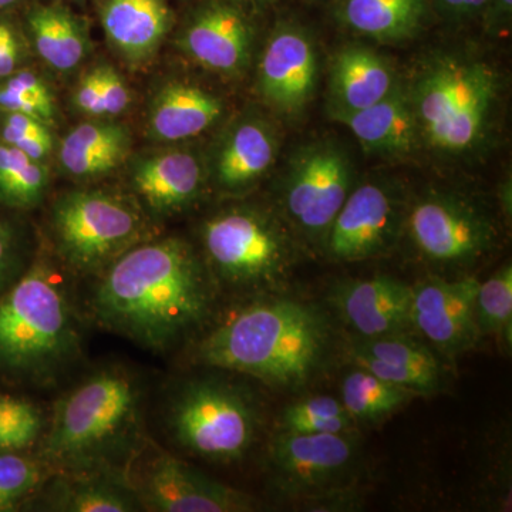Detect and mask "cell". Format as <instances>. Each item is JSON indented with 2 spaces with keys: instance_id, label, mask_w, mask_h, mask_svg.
Masks as SVG:
<instances>
[{
  "instance_id": "cell-40",
  "label": "cell",
  "mask_w": 512,
  "mask_h": 512,
  "mask_svg": "<svg viewBox=\"0 0 512 512\" xmlns=\"http://www.w3.org/2000/svg\"><path fill=\"white\" fill-rule=\"evenodd\" d=\"M511 12L512 0H490L483 15L488 28L498 30L510 23Z\"/></svg>"
},
{
  "instance_id": "cell-42",
  "label": "cell",
  "mask_w": 512,
  "mask_h": 512,
  "mask_svg": "<svg viewBox=\"0 0 512 512\" xmlns=\"http://www.w3.org/2000/svg\"><path fill=\"white\" fill-rule=\"evenodd\" d=\"M18 36H20L19 30L9 16H0V49Z\"/></svg>"
},
{
  "instance_id": "cell-35",
  "label": "cell",
  "mask_w": 512,
  "mask_h": 512,
  "mask_svg": "<svg viewBox=\"0 0 512 512\" xmlns=\"http://www.w3.org/2000/svg\"><path fill=\"white\" fill-rule=\"evenodd\" d=\"M43 430V416L26 400L0 397V450L32 446Z\"/></svg>"
},
{
  "instance_id": "cell-2",
  "label": "cell",
  "mask_w": 512,
  "mask_h": 512,
  "mask_svg": "<svg viewBox=\"0 0 512 512\" xmlns=\"http://www.w3.org/2000/svg\"><path fill=\"white\" fill-rule=\"evenodd\" d=\"M332 326L318 306L289 298L258 301L198 343L202 365L295 389L318 375L332 346Z\"/></svg>"
},
{
  "instance_id": "cell-8",
  "label": "cell",
  "mask_w": 512,
  "mask_h": 512,
  "mask_svg": "<svg viewBox=\"0 0 512 512\" xmlns=\"http://www.w3.org/2000/svg\"><path fill=\"white\" fill-rule=\"evenodd\" d=\"M52 229L64 261L80 274H94L138 245L146 220L137 205L120 195L77 190L57 198Z\"/></svg>"
},
{
  "instance_id": "cell-45",
  "label": "cell",
  "mask_w": 512,
  "mask_h": 512,
  "mask_svg": "<svg viewBox=\"0 0 512 512\" xmlns=\"http://www.w3.org/2000/svg\"><path fill=\"white\" fill-rule=\"evenodd\" d=\"M26 2L28 0H0V16H9L10 13L25 6Z\"/></svg>"
},
{
  "instance_id": "cell-28",
  "label": "cell",
  "mask_w": 512,
  "mask_h": 512,
  "mask_svg": "<svg viewBox=\"0 0 512 512\" xmlns=\"http://www.w3.org/2000/svg\"><path fill=\"white\" fill-rule=\"evenodd\" d=\"M340 18L356 30L379 42H403L423 28L427 18L426 0H342Z\"/></svg>"
},
{
  "instance_id": "cell-34",
  "label": "cell",
  "mask_w": 512,
  "mask_h": 512,
  "mask_svg": "<svg viewBox=\"0 0 512 512\" xmlns=\"http://www.w3.org/2000/svg\"><path fill=\"white\" fill-rule=\"evenodd\" d=\"M46 470L40 461L18 451L0 450V512L18 507L45 484Z\"/></svg>"
},
{
  "instance_id": "cell-25",
  "label": "cell",
  "mask_w": 512,
  "mask_h": 512,
  "mask_svg": "<svg viewBox=\"0 0 512 512\" xmlns=\"http://www.w3.org/2000/svg\"><path fill=\"white\" fill-rule=\"evenodd\" d=\"M333 116L346 124L360 144L373 153L406 156L420 143L412 104L399 87L373 106L357 111H335Z\"/></svg>"
},
{
  "instance_id": "cell-1",
  "label": "cell",
  "mask_w": 512,
  "mask_h": 512,
  "mask_svg": "<svg viewBox=\"0 0 512 512\" xmlns=\"http://www.w3.org/2000/svg\"><path fill=\"white\" fill-rule=\"evenodd\" d=\"M214 291L191 245L170 237L138 244L107 266L92 305L113 332L164 352L207 322Z\"/></svg>"
},
{
  "instance_id": "cell-16",
  "label": "cell",
  "mask_w": 512,
  "mask_h": 512,
  "mask_svg": "<svg viewBox=\"0 0 512 512\" xmlns=\"http://www.w3.org/2000/svg\"><path fill=\"white\" fill-rule=\"evenodd\" d=\"M316 79L318 57L311 37L293 26L276 29L259 63L261 96L282 113H299L312 99Z\"/></svg>"
},
{
  "instance_id": "cell-46",
  "label": "cell",
  "mask_w": 512,
  "mask_h": 512,
  "mask_svg": "<svg viewBox=\"0 0 512 512\" xmlns=\"http://www.w3.org/2000/svg\"><path fill=\"white\" fill-rule=\"evenodd\" d=\"M255 2L268 3V2H272V0H255Z\"/></svg>"
},
{
  "instance_id": "cell-38",
  "label": "cell",
  "mask_w": 512,
  "mask_h": 512,
  "mask_svg": "<svg viewBox=\"0 0 512 512\" xmlns=\"http://www.w3.org/2000/svg\"><path fill=\"white\" fill-rule=\"evenodd\" d=\"M74 110L92 119H101L100 64L82 74L72 94Z\"/></svg>"
},
{
  "instance_id": "cell-21",
  "label": "cell",
  "mask_w": 512,
  "mask_h": 512,
  "mask_svg": "<svg viewBox=\"0 0 512 512\" xmlns=\"http://www.w3.org/2000/svg\"><path fill=\"white\" fill-rule=\"evenodd\" d=\"M224 101L197 84L171 80L158 87L148 106L146 131L158 144H177L207 133L221 120Z\"/></svg>"
},
{
  "instance_id": "cell-11",
  "label": "cell",
  "mask_w": 512,
  "mask_h": 512,
  "mask_svg": "<svg viewBox=\"0 0 512 512\" xmlns=\"http://www.w3.org/2000/svg\"><path fill=\"white\" fill-rule=\"evenodd\" d=\"M352 190V164L343 150L335 144H313L295 158L289 170L284 190L286 214L306 237L325 241Z\"/></svg>"
},
{
  "instance_id": "cell-44",
  "label": "cell",
  "mask_w": 512,
  "mask_h": 512,
  "mask_svg": "<svg viewBox=\"0 0 512 512\" xmlns=\"http://www.w3.org/2000/svg\"><path fill=\"white\" fill-rule=\"evenodd\" d=\"M490 0H466V10H464V18H471V16L483 15L484 10L487 9Z\"/></svg>"
},
{
  "instance_id": "cell-26",
  "label": "cell",
  "mask_w": 512,
  "mask_h": 512,
  "mask_svg": "<svg viewBox=\"0 0 512 512\" xmlns=\"http://www.w3.org/2000/svg\"><path fill=\"white\" fill-rule=\"evenodd\" d=\"M47 507L64 512L143 510L128 474L121 468L63 473L47 491Z\"/></svg>"
},
{
  "instance_id": "cell-14",
  "label": "cell",
  "mask_w": 512,
  "mask_h": 512,
  "mask_svg": "<svg viewBox=\"0 0 512 512\" xmlns=\"http://www.w3.org/2000/svg\"><path fill=\"white\" fill-rule=\"evenodd\" d=\"M480 282L434 278L413 286L412 325L441 355H463L481 339L476 316Z\"/></svg>"
},
{
  "instance_id": "cell-37",
  "label": "cell",
  "mask_w": 512,
  "mask_h": 512,
  "mask_svg": "<svg viewBox=\"0 0 512 512\" xmlns=\"http://www.w3.org/2000/svg\"><path fill=\"white\" fill-rule=\"evenodd\" d=\"M101 119H114L126 113L133 103L130 87L110 64H100Z\"/></svg>"
},
{
  "instance_id": "cell-18",
  "label": "cell",
  "mask_w": 512,
  "mask_h": 512,
  "mask_svg": "<svg viewBox=\"0 0 512 512\" xmlns=\"http://www.w3.org/2000/svg\"><path fill=\"white\" fill-rule=\"evenodd\" d=\"M97 13L111 50L133 70L153 63L173 28L167 0H97Z\"/></svg>"
},
{
  "instance_id": "cell-29",
  "label": "cell",
  "mask_w": 512,
  "mask_h": 512,
  "mask_svg": "<svg viewBox=\"0 0 512 512\" xmlns=\"http://www.w3.org/2000/svg\"><path fill=\"white\" fill-rule=\"evenodd\" d=\"M417 396L419 394L406 387L386 382L362 367H355L343 379L340 402L356 423H379Z\"/></svg>"
},
{
  "instance_id": "cell-4",
  "label": "cell",
  "mask_w": 512,
  "mask_h": 512,
  "mask_svg": "<svg viewBox=\"0 0 512 512\" xmlns=\"http://www.w3.org/2000/svg\"><path fill=\"white\" fill-rule=\"evenodd\" d=\"M409 96L420 141L437 154L466 157L490 137L500 79L490 64L470 57L433 60L419 74Z\"/></svg>"
},
{
  "instance_id": "cell-43",
  "label": "cell",
  "mask_w": 512,
  "mask_h": 512,
  "mask_svg": "<svg viewBox=\"0 0 512 512\" xmlns=\"http://www.w3.org/2000/svg\"><path fill=\"white\" fill-rule=\"evenodd\" d=\"M440 8L454 18H464L466 0H439Z\"/></svg>"
},
{
  "instance_id": "cell-17",
  "label": "cell",
  "mask_w": 512,
  "mask_h": 512,
  "mask_svg": "<svg viewBox=\"0 0 512 512\" xmlns=\"http://www.w3.org/2000/svg\"><path fill=\"white\" fill-rule=\"evenodd\" d=\"M205 170L188 148L168 147L137 157L130 167V185L148 210L174 215L200 198Z\"/></svg>"
},
{
  "instance_id": "cell-7",
  "label": "cell",
  "mask_w": 512,
  "mask_h": 512,
  "mask_svg": "<svg viewBox=\"0 0 512 512\" xmlns=\"http://www.w3.org/2000/svg\"><path fill=\"white\" fill-rule=\"evenodd\" d=\"M168 429L194 456L231 463L247 454L259 426L258 407L242 387L217 377L185 383L171 400Z\"/></svg>"
},
{
  "instance_id": "cell-32",
  "label": "cell",
  "mask_w": 512,
  "mask_h": 512,
  "mask_svg": "<svg viewBox=\"0 0 512 512\" xmlns=\"http://www.w3.org/2000/svg\"><path fill=\"white\" fill-rule=\"evenodd\" d=\"M478 330L490 335L510 352L512 346V266H501L484 284L480 282L476 302Z\"/></svg>"
},
{
  "instance_id": "cell-27",
  "label": "cell",
  "mask_w": 512,
  "mask_h": 512,
  "mask_svg": "<svg viewBox=\"0 0 512 512\" xmlns=\"http://www.w3.org/2000/svg\"><path fill=\"white\" fill-rule=\"evenodd\" d=\"M390 64L363 46L340 50L330 69V89L335 111H357L373 106L396 89Z\"/></svg>"
},
{
  "instance_id": "cell-13",
  "label": "cell",
  "mask_w": 512,
  "mask_h": 512,
  "mask_svg": "<svg viewBox=\"0 0 512 512\" xmlns=\"http://www.w3.org/2000/svg\"><path fill=\"white\" fill-rule=\"evenodd\" d=\"M403 224L399 197L389 187L367 183L350 192L326 234V251L340 262L375 258L387 251Z\"/></svg>"
},
{
  "instance_id": "cell-15",
  "label": "cell",
  "mask_w": 512,
  "mask_h": 512,
  "mask_svg": "<svg viewBox=\"0 0 512 512\" xmlns=\"http://www.w3.org/2000/svg\"><path fill=\"white\" fill-rule=\"evenodd\" d=\"M254 28L231 0H210L191 13L177 46L192 62L221 76H238L251 60Z\"/></svg>"
},
{
  "instance_id": "cell-6",
  "label": "cell",
  "mask_w": 512,
  "mask_h": 512,
  "mask_svg": "<svg viewBox=\"0 0 512 512\" xmlns=\"http://www.w3.org/2000/svg\"><path fill=\"white\" fill-rule=\"evenodd\" d=\"M212 276L237 291H265L282 284L293 262L291 241L279 222L256 207H231L201 229Z\"/></svg>"
},
{
  "instance_id": "cell-39",
  "label": "cell",
  "mask_w": 512,
  "mask_h": 512,
  "mask_svg": "<svg viewBox=\"0 0 512 512\" xmlns=\"http://www.w3.org/2000/svg\"><path fill=\"white\" fill-rule=\"evenodd\" d=\"M25 46V40L20 35L0 49V79H5L10 74L22 69L26 59Z\"/></svg>"
},
{
  "instance_id": "cell-22",
  "label": "cell",
  "mask_w": 512,
  "mask_h": 512,
  "mask_svg": "<svg viewBox=\"0 0 512 512\" xmlns=\"http://www.w3.org/2000/svg\"><path fill=\"white\" fill-rule=\"evenodd\" d=\"M133 136L126 124L113 119H93L74 126L60 141L57 163L67 177L97 181L126 163Z\"/></svg>"
},
{
  "instance_id": "cell-24",
  "label": "cell",
  "mask_w": 512,
  "mask_h": 512,
  "mask_svg": "<svg viewBox=\"0 0 512 512\" xmlns=\"http://www.w3.org/2000/svg\"><path fill=\"white\" fill-rule=\"evenodd\" d=\"M25 26L37 57L57 74L73 73L92 52L84 20L59 3L29 6Z\"/></svg>"
},
{
  "instance_id": "cell-41",
  "label": "cell",
  "mask_w": 512,
  "mask_h": 512,
  "mask_svg": "<svg viewBox=\"0 0 512 512\" xmlns=\"http://www.w3.org/2000/svg\"><path fill=\"white\" fill-rule=\"evenodd\" d=\"M13 256V232L6 222L0 221V281L9 269Z\"/></svg>"
},
{
  "instance_id": "cell-36",
  "label": "cell",
  "mask_w": 512,
  "mask_h": 512,
  "mask_svg": "<svg viewBox=\"0 0 512 512\" xmlns=\"http://www.w3.org/2000/svg\"><path fill=\"white\" fill-rule=\"evenodd\" d=\"M0 140L42 163L55 151L52 127L26 114L0 113Z\"/></svg>"
},
{
  "instance_id": "cell-20",
  "label": "cell",
  "mask_w": 512,
  "mask_h": 512,
  "mask_svg": "<svg viewBox=\"0 0 512 512\" xmlns=\"http://www.w3.org/2000/svg\"><path fill=\"white\" fill-rule=\"evenodd\" d=\"M343 322L359 338L409 333L412 325L413 286L392 276L345 284L336 292Z\"/></svg>"
},
{
  "instance_id": "cell-3",
  "label": "cell",
  "mask_w": 512,
  "mask_h": 512,
  "mask_svg": "<svg viewBox=\"0 0 512 512\" xmlns=\"http://www.w3.org/2000/svg\"><path fill=\"white\" fill-rule=\"evenodd\" d=\"M143 392L126 370L104 369L57 402L42 454L62 473L121 468L140 451Z\"/></svg>"
},
{
  "instance_id": "cell-5",
  "label": "cell",
  "mask_w": 512,
  "mask_h": 512,
  "mask_svg": "<svg viewBox=\"0 0 512 512\" xmlns=\"http://www.w3.org/2000/svg\"><path fill=\"white\" fill-rule=\"evenodd\" d=\"M77 346L72 309L45 264H36L0 299V366L47 375Z\"/></svg>"
},
{
  "instance_id": "cell-23",
  "label": "cell",
  "mask_w": 512,
  "mask_h": 512,
  "mask_svg": "<svg viewBox=\"0 0 512 512\" xmlns=\"http://www.w3.org/2000/svg\"><path fill=\"white\" fill-rule=\"evenodd\" d=\"M278 143L266 121L247 117L229 127L212 158V177L222 191L242 192L275 163Z\"/></svg>"
},
{
  "instance_id": "cell-12",
  "label": "cell",
  "mask_w": 512,
  "mask_h": 512,
  "mask_svg": "<svg viewBox=\"0 0 512 512\" xmlns=\"http://www.w3.org/2000/svg\"><path fill=\"white\" fill-rule=\"evenodd\" d=\"M143 510L158 512H245L256 510L248 494L205 476L164 451L144 458L128 476Z\"/></svg>"
},
{
  "instance_id": "cell-31",
  "label": "cell",
  "mask_w": 512,
  "mask_h": 512,
  "mask_svg": "<svg viewBox=\"0 0 512 512\" xmlns=\"http://www.w3.org/2000/svg\"><path fill=\"white\" fill-rule=\"evenodd\" d=\"M356 421L340 400L329 396L308 397L286 407L279 431L298 434H348Z\"/></svg>"
},
{
  "instance_id": "cell-9",
  "label": "cell",
  "mask_w": 512,
  "mask_h": 512,
  "mask_svg": "<svg viewBox=\"0 0 512 512\" xmlns=\"http://www.w3.org/2000/svg\"><path fill=\"white\" fill-rule=\"evenodd\" d=\"M268 453L275 487L289 500L313 503L348 493L359 473V450L352 433L278 431Z\"/></svg>"
},
{
  "instance_id": "cell-19",
  "label": "cell",
  "mask_w": 512,
  "mask_h": 512,
  "mask_svg": "<svg viewBox=\"0 0 512 512\" xmlns=\"http://www.w3.org/2000/svg\"><path fill=\"white\" fill-rule=\"evenodd\" d=\"M350 359L356 367L417 394L439 392L446 383L433 350L409 333L359 338L350 346Z\"/></svg>"
},
{
  "instance_id": "cell-33",
  "label": "cell",
  "mask_w": 512,
  "mask_h": 512,
  "mask_svg": "<svg viewBox=\"0 0 512 512\" xmlns=\"http://www.w3.org/2000/svg\"><path fill=\"white\" fill-rule=\"evenodd\" d=\"M0 113L26 114L52 127L57 116L55 96L42 76L22 67L0 79Z\"/></svg>"
},
{
  "instance_id": "cell-10",
  "label": "cell",
  "mask_w": 512,
  "mask_h": 512,
  "mask_svg": "<svg viewBox=\"0 0 512 512\" xmlns=\"http://www.w3.org/2000/svg\"><path fill=\"white\" fill-rule=\"evenodd\" d=\"M407 231L426 261L448 268L473 265L497 241V228L481 208L457 195L440 192L413 205Z\"/></svg>"
},
{
  "instance_id": "cell-30",
  "label": "cell",
  "mask_w": 512,
  "mask_h": 512,
  "mask_svg": "<svg viewBox=\"0 0 512 512\" xmlns=\"http://www.w3.org/2000/svg\"><path fill=\"white\" fill-rule=\"evenodd\" d=\"M49 168L0 140V202L12 208H32L45 197Z\"/></svg>"
}]
</instances>
